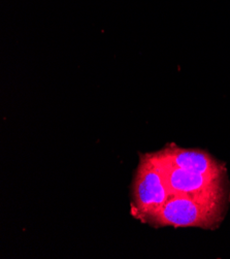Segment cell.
I'll use <instances>...</instances> for the list:
<instances>
[{"label": "cell", "mask_w": 230, "mask_h": 259, "mask_svg": "<svg viewBox=\"0 0 230 259\" xmlns=\"http://www.w3.org/2000/svg\"><path fill=\"white\" fill-rule=\"evenodd\" d=\"M224 198L172 195L147 220L156 226L213 228L222 220Z\"/></svg>", "instance_id": "cell-1"}, {"label": "cell", "mask_w": 230, "mask_h": 259, "mask_svg": "<svg viewBox=\"0 0 230 259\" xmlns=\"http://www.w3.org/2000/svg\"><path fill=\"white\" fill-rule=\"evenodd\" d=\"M170 193L155 153L141 156L132 186V214L144 222L156 214Z\"/></svg>", "instance_id": "cell-2"}, {"label": "cell", "mask_w": 230, "mask_h": 259, "mask_svg": "<svg viewBox=\"0 0 230 259\" xmlns=\"http://www.w3.org/2000/svg\"><path fill=\"white\" fill-rule=\"evenodd\" d=\"M165 183L172 195L207 198H224L223 176L203 175L176 167L155 153Z\"/></svg>", "instance_id": "cell-3"}, {"label": "cell", "mask_w": 230, "mask_h": 259, "mask_svg": "<svg viewBox=\"0 0 230 259\" xmlns=\"http://www.w3.org/2000/svg\"><path fill=\"white\" fill-rule=\"evenodd\" d=\"M158 153L163 159L176 167L203 175L224 176V166L206 151L169 145Z\"/></svg>", "instance_id": "cell-4"}]
</instances>
